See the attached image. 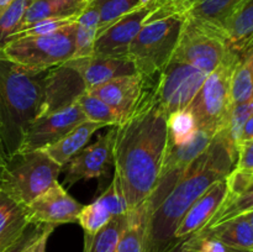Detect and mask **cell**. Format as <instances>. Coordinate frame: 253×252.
Masks as SVG:
<instances>
[{"mask_svg": "<svg viewBox=\"0 0 253 252\" xmlns=\"http://www.w3.org/2000/svg\"><path fill=\"white\" fill-rule=\"evenodd\" d=\"M157 76L147 77L145 93L136 110L116 126L114 166L130 210L150 198L167 152L168 115L156 98Z\"/></svg>", "mask_w": 253, "mask_h": 252, "instance_id": "1", "label": "cell"}, {"mask_svg": "<svg viewBox=\"0 0 253 252\" xmlns=\"http://www.w3.org/2000/svg\"><path fill=\"white\" fill-rule=\"evenodd\" d=\"M236 161L237 148L224 130L219 131L162 204L146 217L145 252H165L172 246L175 230L188 209L215 182L226 178Z\"/></svg>", "mask_w": 253, "mask_h": 252, "instance_id": "2", "label": "cell"}, {"mask_svg": "<svg viewBox=\"0 0 253 252\" xmlns=\"http://www.w3.org/2000/svg\"><path fill=\"white\" fill-rule=\"evenodd\" d=\"M43 73H31L0 58V135L7 157L19 151L27 128L39 118Z\"/></svg>", "mask_w": 253, "mask_h": 252, "instance_id": "3", "label": "cell"}, {"mask_svg": "<svg viewBox=\"0 0 253 252\" xmlns=\"http://www.w3.org/2000/svg\"><path fill=\"white\" fill-rule=\"evenodd\" d=\"M187 15L156 10L128 49V58L143 77H155L172 59Z\"/></svg>", "mask_w": 253, "mask_h": 252, "instance_id": "4", "label": "cell"}, {"mask_svg": "<svg viewBox=\"0 0 253 252\" xmlns=\"http://www.w3.org/2000/svg\"><path fill=\"white\" fill-rule=\"evenodd\" d=\"M62 169L41 150L17 152L0 166V193L25 208L58 182Z\"/></svg>", "mask_w": 253, "mask_h": 252, "instance_id": "5", "label": "cell"}, {"mask_svg": "<svg viewBox=\"0 0 253 252\" xmlns=\"http://www.w3.org/2000/svg\"><path fill=\"white\" fill-rule=\"evenodd\" d=\"M77 21L43 36L9 40L0 47V58L31 73H43L73 58Z\"/></svg>", "mask_w": 253, "mask_h": 252, "instance_id": "6", "label": "cell"}, {"mask_svg": "<svg viewBox=\"0 0 253 252\" xmlns=\"http://www.w3.org/2000/svg\"><path fill=\"white\" fill-rule=\"evenodd\" d=\"M240 54L234 51L207 77L188 110L193 114L198 128L216 135L226 127L232 110L231 77Z\"/></svg>", "mask_w": 253, "mask_h": 252, "instance_id": "7", "label": "cell"}, {"mask_svg": "<svg viewBox=\"0 0 253 252\" xmlns=\"http://www.w3.org/2000/svg\"><path fill=\"white\" fill-rule=\"evenodd\" d=\"M230 52L231 49L224 34L187 16L172 59L184 62L210 74Z\"/></svg>", "mask_w": 253, "mask_h": 252, "instance_id": "8", "label": "cell"}, {"mask_svg": "<svg viewBox=\"0 0 253 252\" xmlns=\"http://www.w3.org/2000/svg\"><path fill=\"white\" fill-rule=\"evenodd\" d=\"M214 133L199 128L194 137L180 146H168L156 187L150 198L143 203L145 217L152 214L174 189L192 163L204 152L211 142Z\"/></svg>", "mask_w": 253, "mask_h": 252, "instance_id": "9", "label": "cell"}, {"mask_svg": "<svg viewBox=\"0 0 253 252\" xmlns=\"http://www.w3.org/2000/svg\"><path fill=\"white\" fill-rule=\"evenodd\" d=\"M208 76L190 64L170 59L158 73L155 83L156 98L166 114L189 108Z\"/></svg>", "mask_w": 253, "mask_h": 252, "instance_id": "10", "label": "cell"}, {"mask_svg": "<svg viewBox=\"0 0 253 252\" xmlns=\"http://www.w3.org/2000/svg\"><path fill=\"white\" fill-rule=\"evenodd\" d=\"M162 4L141 5L116 20L96 37L94 44V56L128 58V49L148 17Z\"/></svg>", "mask_w": 253, "mask_h": 252, "instance_id": "11", "label": "cell"}, {"mask_svg": "<svg viewBox=\"0 0 253 252\" xmlns=\"http://www.w3.org/2000/svg\"><path fill=\"white\" fill-rule=\"evenodd\" d=\"M85 120V115L77 103L36 119L27 128L17 152L43 150L61 140L72 128Z\"/></svg>", "mask_w": 253, "mask_h": 252, "instance_id": "12", "label": "cell"}, {"mask_svg": "<svg viewBox=\"0 0 253 252\" xmlns=\"http://www.w3.org/2000/svg\"><path fill=\"white\" fill-rule=\"evenodd\" d=\"M116 126L101 135L91 145L86 146L77 153L67 163L64 184L73 185L79 180H89L100 178L108 172L109 167L114 165V141H115Z\"/></svg>", "mask_w": 253, "mask_h": 252, "instance_id": "13", "label": "cell"}, {"mask_svg": "<svg viewBox=\"0 0 253 252\" xmlns=\"http://www.w3.org/2000/svg\"><path fill=\"white\" fill-rule=\"evenodd\" d=\"M84 205L77 202L58 182L25 207L30 224L57 225L77 222Z\"/></svg>", "mask_w": 253, "mask_h": 252, "instance_id": "14", "label": "cell"}, {"mask_svg": "<svg viewBox=\"0 0 253 252\" xmlns=\"http://www.w3.org/2000/svg\"><path fill=\"white\" fill-rule=\"evenodd\" d=\"M85 91L82 77L67 62L48 69L44 73L43 101L39 118L72 105Z\"/></svg>", "mask_w": 253, "mask_h": 252, "instance_id": "15", "label": "cell"}, {"mask_svg": "<svg viewBox=\"0 0 253 252\" xmlns=\"http://www.w3.org/2000/svg\"><path fill=\"white\" fill-rule=\"evenodd\" d=\"M147 85V77L140 73L119 77L100 86L88 90L93 95L105 101L125 121L136 110Z\"/></svg>", "mask_w": 253, "mask_h": 252, "instance_id": "16", "label": "cell"}, {"mask_svg": "<svg viewBox=\"0 0 253 252\" xmlns=\"http://www.w3.org/2000/svg\"><path fill=\"white\" fill-rule=\"evenodd\" d=\"M229 193L227 177L215 182L207 192L200 195L188 209L174 232V240H182L207 229Z\"/></svg>", "mask_w": 253, "mask_h": 252, "instance_id": "17", "label": "cell"}, {"mask_svg": "<svg viewBox=\"0 0 253 252\" xmlns=\"http://www.w3.org/2000/svg\"><path fill=\"white\" fill-rule=\"evenodd\" d=\"M67 63L78 72L85 84L86 91L119 77L138 73L130 58H113L93 54L85 58H72Z\"/></svg>", "mask_w": 253, "mask_h": 252, "instance_id": "18", "label": "cell"}, {"mask_svg": "<svg viewBox=\"0 0 253 252\" xmlns=\"http://www.w3.org/2000/svg\"><path fill=\"white\" fill-rule=\"evenodd\" d=\"M90 2V0H32L16 31L41 20L78 17Z\"/></svg>", "mask_w": 253, "mask_h": 252, "instance_id": "19", "label": "cell"}, {"mask_svg": "<svg viewBox=\"0 0 253 252\" xmlns=\"http://www.w3.org/2000/svg\"><path fill=\"white\" fill-rule=\"evenodd\" d=\"M103 127H105V125L103 124L85 120L72 128L67 135H64L56 143L41 151H43L52 161H54L57 165L63 168L77 153H79L85 147L93 133Z\"/></svg>", "mask_w": 253, "mask_h": 252, "instance_id": "20", "label": "cell"}, {"mask_svg": "<svg viewBox=\"0 0 253 252\" xmlns=\"http://www.w3.org/2000/svg\"><path fill=\"white\" fill-rule=\"evenodd\" d=\"M246 1L247 0H198L185 15L225 35L229 21Z\"/></svg>", "mask_w": 253, "mask_h": 252, "instance_id": "21", "label": "cell"}, {"mask_svg": "<svg viewBox=\"0 0 253 252\" xmlns=\"http://www.w3.org/2000/svg\"><path fill=\"white\" fill-rule=\"evenodd\" d=\"M30 225L25 208L6 195L0 194V252L14 246Z\"/></svg>", "mask_w": 253, "mask_h": 252, "instance_id": "22", "label": "cell"}, {"mask_svg": "<svg viewBox=\"0 0 253 252\" xmlns=\"http://www.w3.org/2000/svg\"><path fill=\"white\" fill-rule=\"evenodd\" d=\"M205 234L215 237L230 249L253 252V227L245 215L204 230Z\"/></svg>", "mask_w": 253, "mask_h": 252, "instance_id": "23", "label": "cell"}, {"mask_svg": "<svg viewBox=\"0 0 253 252\" xmlns=\"http://www.w3.org/2000/svg\"><path fill=\"white\" fill-rule=\"evenodd\" d=\"M227 44L235 53L242 54L253 44V0H247L232 16L225 29Z\"/></svg>", "mask_w": 253, "mask_h": 252, "instance_id": "24", "label": "cell"}, {"mask_svg": "<svg viewBox=\"0 0 253 252\" xmlns=\"http://www.w3.org/2000/svg\"><path fill=\"white\" fill-rule=\"evenodd\" d=\"M99 10L91 0L77 20L73 58H85L94 54V44L99 31Z\"/></svg>", "mask_w": 253, "mask_h": 252, "instance_id": "25", "label": "cell"}, {"mask_svg": "<svg viewBox=\"0 0 253 252\" xmlns=\"http://www.w3.org/2000/svg\"><path fill=\"white\" fill-rule=\"evenodd\" d=\"M253 99V44L240 54L231 77L232 106L247 103Z\"/></svg>", "mask_w": 253, "mask_h": 252, "instance_id": "26", "label": "cell"}, {"mask_svg": "<svg viewBox=\"0 0 253 252\" xmlns=\"http://www.w3.org/2000/svg\"><path fill=\"white\" fill-rule=\"evenodd\" d=\"M128 212L113 219L94 235H84V252H115L127 225Z\"/></svg>", "mask_w": 253, "mask_h": 252, "instance_id": "27", "label": "cell"}, {"mask_svg": "<svg viewBox=\"0 0 253 252\" xmlns=\"http://www.w3.org/2000/svg\"><path fill=\"white\" fill-rule=\"evenodd\" d=\"M127 225L120 237L115 252H145V205L130 210Z\"/></svg>", "mask_w": 253, "mask_h": 252, "instance_id": "28", "label": "cell"}, {"mask_svg": "<svg viewBox=\"0 0 253 252\" xmlns=\"http://www.w3.org/2000/svg\"><path fill=\"white\" fill-rule=\"evenodd\" d=\"M253 210V173L251 172V180L245 187L244 190L235 195H227L226 200L224 202L219 211L215 214L207 229L222 222L231 220L234 217L241 216Z\"/></svg>", "mask_w": 253, "mask_h": 252, "instance_id": "29", "label": "cell"}, {"mask_svg": "<svg viewBox=\"0 0 253 252\" xmlns=\"http://www.w3.org/2000/svg\"><path fill=\"white\" fill-rule=\"evenodd\" d=\"M86 120L93 123L103 124L105 126H118L121 124V119L108 104L98 96L93 95L89 91L82 94L76 101Z\"/></svg>", "mask_w": 253, "mask_h": 252, "instance_id": "30", "label": "cell"}, {"mask_svg": "<svg viewBox=\"0 0 253 252\" xmlns=\"http://www.w3.org/2000/svg\"><path fill=\"white\" fill-rule=\"evenodd\" d=\"M168 146H180L192 140L199 130L194 116L188 109L172 113L167 118Z\"/></svg>", "mask_w": 253, "mask_h": 252, "instance_id": "31", "label": "cell"}, {"mask_svg": "<svg viewBox=\"0 0 253 252\" xmlns=\"http://www.w3.org/2000/svg\"><path fill=\"white\" fill-rule=\"evenodd\" d=\"M93 2L98 7L100 16L98 35L124 15L141 6L140 0H93Z\"/></svg>", "mask_w": 253, "mask_h": 252, "instance_id": "32", "label": "cell"}, {"mask_svg": "<svg viewBox=\"0 0 253 252\" xmlns=\"http://www.w3.org/2000/svg\"><path fill=\"white\" fill-rule=\"evenodd\" d=\"M111 219H113V215L95 200L91 204L83 207V209L79 212L77 221L84 230V234L94 235L99 230L103 229Z\"/></svg>", "mask_w": 253, "mask_h": 252, "instance_id": "33", "label": "cell"}, {"mask_svg": "<svg viewBox=\"0 0 253 252\" xmlns=\"http://www.w3.org/2000/svg\"><path fill=\"white\" fill-rule=\"evenodd\" d=\"M78 17H63V19L41 20V21H37L35 22V24L29 25V26L25 27V29L10 35L7 41L14 39H22V37L43 36V35L53 34V32H57L59 31V30L64 29V27H67L68 25L74 24V22L78 20Z\"/></svg>", "mask_w": 253, "mask_h": 252, "instance_id": "34", "label": "cell"}, {"mask_svg": "<svg viewBox=\"0 0 253 252\" xmlns=\"http://www.w3.org/2000/svg\"><path fill=\"white\" fill-rule=\"evenodd\" d=\"M32 0H14L0 19V47L7 41L9 36L16 31L25 11Z\"/></svg>", "mask_w": 253, "mask_h": 252, "instance_id": "35", "label": "cell"}, {"mask_svg": "<svg viewBox=\"0 0 253 252\" xmlns=\"http://www.w3.org/2000/svg\"><path fill=\"white\" fill-rule=\"evenodd\" d=\"M96 202L103 205L113 216H118V215H123L130 211L125 197H124L120 182H119V178L116 174L114 175L110 185L96 199Z\"/></svg>", "mask_w": 253, "mask_h": 252, "instance_id": "36", "label": "cell"}, {"mask_svg": "<svg viewBox=\"0 0 253 252\" xmlns=\"http://www.w3.org/2000/svg\"><path fill=\"white\" fill-rule=\"evenodd\" d=\"M253 114V101H247V103L240 104V105H235L231 110V115H230L229 123H227L226 127L222 128L231 141L232 145L237 148L240 140H241L242 128H244L245 124L249 120V118Z\"/></svg>", "mask_w": 253, "mask_h": 252, "instance_id": "37", "label": "cell"}, {"mask_svg": "<svg viewBox=\"0 0 253 252\" xmlns=\"http://www.w3.org/2000/svg\"><path fill=\"white\" fill-rule=\"evenodd\" d=\"M203 231L177 240L172 246L168 247L165 252H200V246L203 241Z\"/></svg>", "mask_w": 253, "mask_h": 252, "instance_id": "38", "label": "cell"}, {"mask_svg": "<svg viewBox=\"0 0 253 252\" xmlns=\"http://www.w3.org/2000/svg\"><path fill=\"white\" fill-rule=\"evenodd\" d=\"M235 169L253 170V141H245L239 145Z\"/></svg>", "mask_w": 253, "mask_h": 252, "instance_id": "39", "label": "cell"}, {"mask_svg": "<svg viewBox=\"0 0 253 252\" xmlns=\"http://www.w3.org/2000/svg\"><path fill=\"white\" fill-rule=\"evenodd\" d=\"M198 0H166L160 6V10L168 14H174V12H182L185 14Z\"/></svg>", "mask_w": 253, "mask_h": 252, "instance_id": "40", "label": "cell"}, {"mask_svg": "<svg viewBox=\"0 0 253 252\" xmlns=\"http://www.w3.org/2000/svg\"><path fill=\"white\" fill-rule=\"evenodd\" d=\"M203 235L204 236H203L200 252H226L230 249V247H227L226 245L222 244L217 239L205 234L204 230H203Z\"/></svg>", "mask_w": 253, "mask_h": 252, "instance_id": "41", "label": "cell"}, {"mask_svg": "<svg viewBox=\"0 0 253 252\" xmlns=\"http://www.w3.org/2000/svg\"><path fill=\"white\" fill-rule=\"evenodd\" d=\"M42 226H43V225H39V224L30 225L29 229H27L26 232L24 234V236H22L21 239H20L19 241L14 245V246H11L9 250H7V251H5V252H21V250L26 246L27 242H29L30 240H31L32 237H34L35 235H36L37 232L42 229Z\"/></svg>", "mask_w": 253, "mask_h": 252, "instance_id": "42", "label": "cell"}, {"mask_svg": "<svg viewBox=\"0 0 253 252\" xmlns=\"http://www.w3.org/2000/svg\"><path fill=\"white\" fill-rule=\"evenodd\" d=\"M53 225H44L43 229H42L41 234H40L39 239L36 241V247H35V252H46L47 247V241H48L49 235L53 232L54 230Z\"/></svg>", "mask_w": 253, "mask_h": 252, "instance_id": "43", "label": "cell"}, {"mask_svg": "<svg viewBox=\"0 0 253 252\" xmlns=\"http://www.w3.org/2000/svg\"><path fill=\"white\" fill-rule=\"evenodd\" d=\"M245 141H253V114L250 116L249 120H247L246 124H245L244 128H242L240 143L245 142ZM237 147H239V146H237Z\"/></svg>", "mask_w": 253, "mask_h": 252, "instance_id": "44", "label": "cell"}, {"mask_svg": "<svg viewBox=\"0 0 253 252\" xmlns=\"http://www.w3.org/2000/svg\"><path fill=\"white\" fill-rule=\"evenodd\" d=\"M43 226H44V225H43ZM43 226H42V229H43ZM42 229L40 230V231L37 232V234L35 235V236L32 237V239L30 240L29 242H27V244H26V246H25L24 249L21 250V252H35V247H36V241H37V239H39L40 234H41Z\"/></svg>", "mask_w": 253, "mask_h": 252, "instance_id": "45", "label": "cell"}, {"mask_svg": "<svg viewBox=\"0 0 253 252\" xmlns=\"http://www.w3.org/2000/svg\"><path fill=\"white\" fill-rule=\"evenodd\" d=\"M14 0H0V19L2 17V15L5 14V11L7 10V7L11 5V2Z\"/></svg>", "mask_w": 253, "mask_h": 252, "instance_id": "46", "label": "cell"}, {"mask_svg": "<svg viewBox=\"0 0 253 252\" xmlns=\"http://www.w3.org/2000/svg\"><path fill=\"white\" fill-rule=\"evenodd\" d=\"M7 158L6 152H5V147H4V143H2V138L1 135H0V166L5 162V160Z\"/></svg>", "mask_w": 253, "mask_h": 252, "instance_id": "47", "label": "cell"}, {"mask_svg": "<svg viewBox=\"0 0 253 252\" xmlns=\"http://www.w3.org/2000/svg\"><path fill=\"white\" fill-rule=\"evenodd\" d=\"M166 0H140L141 5H147V4H153V2H160V4H163Z\"/></svg>", "mask_w": 253, "mask_h": 252, "instance_id": "48", "label": "cell"}, {"mask_svg": "<svg viewBox=\"0 0 253 252\" xmlns=\"http://www.w3.org/2000/svg\"><path fill=\"white\" fill-rule=\"evenodd\" d=\"M245 216H246V219L249 220L250 224H251V226L253 227V210H252V211L247 212V214H245Z\"/></svg>", "mask_w": 253, "mask_h": 252, "instance_id": "49", "label": "cell"}, {"mask_svg": "<svg viewBox=\"0 0 253 252\" xmlns=\"http://www.w3.org/2000/svg\"><path fill=\"white\" fill-rule=\"evenodd\" d=\"M226 252H250V251H244V250H236V249H229Z\"/></svg>", "mask_w": 253, "mask_h": 252, "instance_id": "50", "label": "cell"}, {"mask_svg": "<svg viewBox=\"0 0 253 252\" xmlns=\"http://www.w3.org/2000/svg\"><path fill=\"white\" fill-rule=\"evenodd\" d=\"M250 172H252V173H253V170H250Z\"/></svg>", "mask_w": 253, "mask_h": 252, "instance_id": "51", "label": "cell"}, {"mask_svg": "<svg viewBox=\"0 0 253 252\" xmlns=\"http://www.w3.org/2000/svg\"><path fill=\"white\" fill-rule=\"evenodd\" d=\"M252 101H253V99H252Z\"/></svg>", "mask_w": 253, "mask_h": 252, "instance_id": "52", "label": "cell"}, {"mask_svg": "<svg viewBox=\"0 0 253 252\" xmlns=\"http://www.w3.org/2000/svg\"><path fill=\"white\" fill-rule=\"evenodd\" d=\"M0 194H1V193H0Z\"/></svg>", "mask_w": 253, "mask_h": 252, "instance_id": "53", "label": "cell"}, {"mask_svg": "<svg viewBox=\"0 0 253 252\" xmlns=\"http://www.w3.org/2000/svg\"><path fill=\"white\" fill-rule=\"evenodd\" d=\"M90 1H91V0H90Z\"/></svg>", "mask_w": 253, "mask_h": 252, "instance_id": "54", "label": "cell"}]
</instances>
